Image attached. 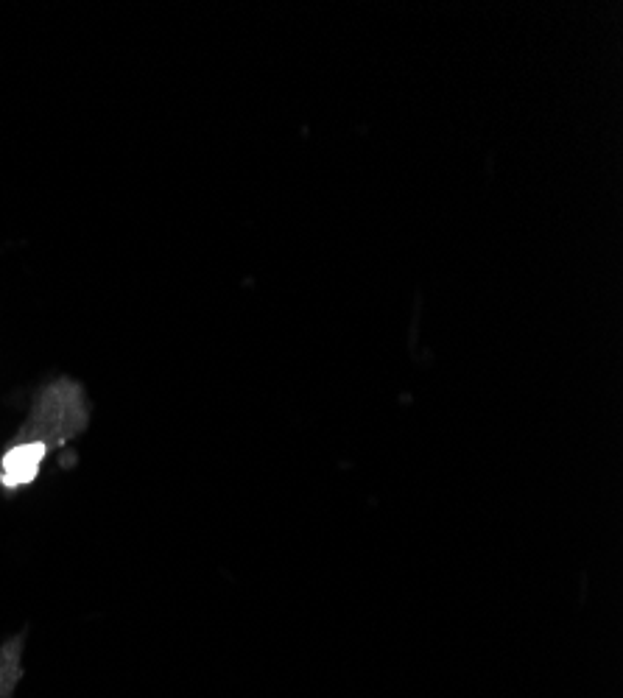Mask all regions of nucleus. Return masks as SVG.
Here are the masks:
<instances>
[{
  "label": "nucleus",
  "mask_w": 623,
  "mask_h": 698,
  "mask_svg": "<svg viewBox=\"0 0 623 698\" xmlns=\"http://www.w3.org/2000/svg\"><path fill=\"white\" fill-rule=\"evenodd\" d=\"M42 458H45V444L42 442L20 444V447L9 450V453L3 456V478H0L3 486L14 489V486L34 481V478H37V470H40Z\"/></svg>",
  "instance_id": "f257e3e1"
}]
</instances>
